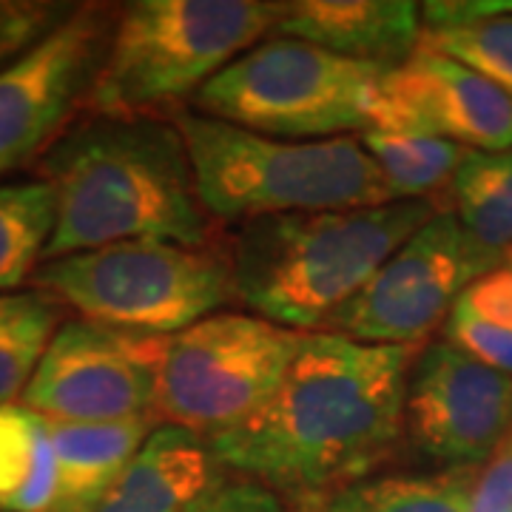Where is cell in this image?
<instances>
[{"mask_svg": "<svg viewBox=\"0 0 512 512\" xmlns=\"http://www.w3.org/2000/svg\"><path fill=\"white\" fill-rule=\"evenodd\" d=\"M163 421L140 416L128 421L77 424L49 421L57 464V495L52 512H89L126 473L148 436Z\"/></svg>", "mask_w": 512, "mask_h": 512, "instance_id": "obj_16", "label": "cell"}, {"mask_svg": "<svg viewBox=\"0 0 512 512\" xmlns=\"http://www.w3.org/2000/svg\"><path fill=\"white\" fill-rule=\"evenodd\" d=\"M504 259H507V265H510V268H512V248H510V251H507V256H504Z\"/></svg>", "mask_w": 512, "mask_h": 512, "instance_id": "obj_28", "label": "cell"}, {"mask_svg": "<svg viewBox=\"0 0 512 512\" xmlns=\"http://www.w3.org/2000/svg\"><path fill=\"white\" fill-rule=\"evenodd\" d=\"M404 433L447 467H481L512 433V376L447 342L419 350L407 376Z\"/></svg>", "mask_w": 512, "mask_h": 512, "instance_id": "obj_12", "label": "cell"}, {"mask_svg": "<svg viewBox=\"0 0 512 512\" xmlns=\"http://www.w3.org/2000/svg\"><path fill=\"white\" fill-rule=\"evenodd\" d=\"M444 342L481 365L512 376V268L504 262L458 296Z\"/></svg>", "mask_w": 512, "mask_h": 512, "instance_id": "obj_20", "label": "cell"}, {"mask_svg": "<svg viewBox=\"0 0 512 512\" xmlns=\"http://www.w3.org/2000/svg\"><path fill=\"white\" fill-rule=\"evenodd\" d=\"M37 165L57 197L43 262L131 239L214 242L217 220L174 120L80 114Z\"/></svg>", "mask_w": 512, "mask_h": 512, "instance_id": "obj_2", "label": "cell"}, {"mask_svg": "<svg viewBox=\"0 0 512 512\" xmlns=\"http://www.w3.org/2000/svg\"><path fill=\"white\" fill-rule=\"evenodd\" d=\"M478 467L424 476L362 478L328 495L313 512H467Z\"/></svg>", "mask_w": 512, "mask_h": 512, "instance_id": "obj_19", "label": "cell"}, {"mask_svg": "<svg viewBox=\"0 0 512 512\" xmlns=\"http://www.w3.org/2000/svg\"><path fill=\"white\" fill-rule=\"evenodd\" d=\"M202 512H285L282 498L254 481L222 484Z\"/></svg>", "mask_w": 512, "mask_h": 512, "instance_id": "obj_27", "label": "cell"}, {"mask_svg": "<svg viewBox=\"0 0 512 512\" xmlns=\"http://www.w3.org/2000/svg\"><path fill=\"white\" fill-rule=\"evenodd\" d=\"M114 20L111 6H77L32 49L0 69V177L40 163L83 114Z\"/></svg>", "mask_w": 512, "mask_h": 512, "instance_id": "obj_10", "label": "cell"}, {"mask_svg": "<svg viewBox=\"0 0 512 512\" xmlns=\"http://www.w3.org/2000/svg\"><path fill=\"white\" fill-rule=\"evenodd\" d=\"M450 211L484 251L507 256L512 248V148L467 151L450 185Z\"/></svg>", "mask_w": 512, "mask_h": 512, "instance_id": "obj_18", "label": "cell"}, {"mask_svg": "<svg viewBox=\"0 0 512 512\" xmlns=\"http://www.w3.org/2000/svg\"><path fill=\"white\" fill-rule=\"evenodd\" d=\"M370 131L441 137L467 151H510L512 100L453 57L419 46L384 72Z\"/></svg>", "mask_w": 512, "mask_h": 512, "instance_id": "obj_13", "label": "cell"}, {"mask_svg": "<svg viewBox=\"0 0 512 512\" xmlns=\"http://www.w3.org/2000/svg\"><path fill=\"white\" fill-rule=\"evenodd\" d=\"M498 265L501 256L476 245L453 211H441L319 333L345 336L359 345L421 348L447 322L458 296Z\"/></svg>", "mask_w": 512, "mask_h": 512, "instance_id": "obj_9", "label": "cell"}, {"mask_svg": "<svg viewBox=\"0 0 512 512\" xmlns=\"http://www.w3.org/2000/svg\"><path fill=\"white\" fill-rule=\"evenodd\" d=\"M165 339L106 328L86 319L60 322L23 404L49 421L103 424L157 416Z\"/></svg>", "mask_w": 512, "mask_h": 512, "instance_id": "obj_11", "label": "cell"}, {"mask_svg": "<svg viewBox=\"0 0 512 512\" xmlns=\"http://www.w3.org/2000/svg\"><path fill=\"white\" fill-rule=\"evenodd\" d=\"M55 220V188L46 180L0 185V291H15L35 279Z\"/></svg>", "mask_w": 512, "mask_h": 512, "instance_id": "obj_22", "label": "cell"}, {"mask_svg": "<svg viewBox=\"0 0 512 512\" xmlns=\"http://www.w3.org/2000/svg\"><path fill=\"white\" fill-rule=\"evenodd\" d=\"M285 12L268 0H137L117 12L83 114L174 120Z\"/></svg>", "mask_w": 512, "mask_h": 512, "instance_id": "obj_4", "label": "cell"}, {"mask_svg": "<svg viewBox=\"0 0 512 512\" xmlns=\"http://www.w3.org/2000/svg\"><path fill=\"white\" fill-rule=\"evenodd\" d=\"M362 146L379 165L393 200H436L441 191H450L458 165L467 157V148L441 137L424 134H390L365 131Z\"/></svg>", "mask_w": 512, "mask_h": 512, "instance_id": "obj_21", "label": "cell"}, {"mask_svg": "<svg viewBox=\"0 0 512 512\" xmlns=\"http://www.w3.org/2000/svg\"><path fill=\"white\" fill-rule=\"evenodd\" d=\"M222 484L208 441L160 424L89 512H202Z\"/></svg>", "mask_w": 512, "mask_h": 512, "instance_id": "obj_15", "label": "cell"}, {"mask_svg": "<svg viewBox=\"0 0 512 512\" xmlns=\"http://www.w3.org/2000/svg\"><path fill=\"white\" fill-rule=\"evenodd\" d=\"M69 15V6L49 0H0V66L12 63L40 37H46L60 20Z\"/></svg>", "mask_w": 512, "mask_h": 512, "instance_id": "obj_25", "label": "cell"}, {"mask_svg": "<svg viewBox=\"0 0 512 512\" xmlns=\"http://www.w3.org/2000/svg\"><path fill=\"white\" fill-rule=\"evenodd\" d=\"M174 123L214 220L251 222L396 202L359 137L276 140L197 111H180Z\"/></svg>", "mask_w": 512, "mask_h": 512, "instance_id": "obj_5", "label": "cell"}, {"mask_svg": "<svg viewBox=\"0 0 512 512\" xmlns=\"http://www.w3.org/2000/svg\"><path fill=\"white\" fill-rule=\"evenodd\" d=\"M274 32L384 69L402 66L424 35L421 6L410 0H296Z\"/></svg>", "mask_w": 512, "mask_h": 512, "instance_id": "obj_14", "label": "cell"}, {"mask_svg": "<svg viewBox=\"0 0 512 512\" xmlns=\"http://www.w3.org/2000/svg\"><path fill=\"white\" fill-rule=\"evenodd\" d=\"M436 200L242 222L228 248L237 302L274 325L319 333L421 225Z\"/></svg>", "mask_w": 512, "mask_h": 512, "instance_id": "obj_3", "label": "cell"}, {"mask_svg": "<svg viewBox=\"0 0 512 512\" xmlns=\"http://www.w3.org/2000/svg\"><path fill=\"white\" fill-rule=\"evenodd\" d=\"M60 302L43 291L0 293V404L23 396L60 328Z\"/></svg>", "mask_w": 512, "mask_h": 512, "instance_id": "obj_23", "label": "cell"}, {"mask_svg": "<svg viewBox=\"0 0 512 512\" xmlns=\"http://www.w3.org/2000/svg\"><path fill=\"white\" fill-rule=\"evenodd\" d=\"M421 46L487 77L512 100V12L424 32Z\"/></svg>", "mask_w": 512, "mask_h": 512, "instance_id": "obj_24", "label": "cell"}, {"mask_svg": "<svg viewBox=\"0 0 512 512\" xmlns=\"http://www.w3.org/2000/svg\"><path fill=\"white\" fill-rule=\"evenodd\" d=\"M35 285L86 322L160 339L237 299L228 251L163 239H131L43 262Z\"/></svg>", "mask_w": 512, "mask_h": 512, "instance_id": "obj_6", "label": "cell"}, {"mask_svg": "<svg viewBox=\"0 0 512 512\" xmlns=\"http://www.w3.org/2000/svg\"><path fill=\"white\" fill-rule=\"evenodd\" d=\"M467 512H512V433L478 467Z\"/></svg>", "mask_w": 512, "mask_h": 512, "instance_id": "obj_26", "label": "cell"}, {"mask_svg": "<svg viewBox=\"0 0 512 512\" xmlns=\"http://www.w3.org/2000/svg\"><path fill=\"white\" fill-rule=\"evenodd\" d=\"M421 348L305 333L274 396L205 441L222 470L316 510L399 447L407 376Z\"/></svg>", "mask_w": 512, "mask_h": 512, "instance_id": "obj_1", "label": "cell"}, {"mask_svg": "<svg viewBox=\"0 0 512 512\" xmlns=\"http://www.w3.org/2000/svg\"><path fill=\"white\" fill-rule=\"evenodd\" d=\"M384 66L293 37H268L194 97L197 114L276 140H333L370 131Z\"/></svg>", "mask_w": 512, "mask_h": 512, "instance_id": "obj_7", "label": "cell"}, {"mask_svg": "<svg viewBox=\"0 0 512 512\" xmlns=\"http://www.w3.org/2000/svg\"><path fill=\"white\" fill-rule=\"evenodd\" d=\"M55 495L49 419L26 404H0V512H52Z\"/></svg>", "mask_w": 512, "mask_h": 512, "instance_id": "obj_17", "label": "cell"}, {"mask_svg": "<svg viewBox=\"0 0 512 512\" xmlns=\"http://www.w3.org/2000/svg\"><path fill=\"white\" fill-rule=\"evenodd\" d=\"M299 330L254 313H214L165 339L157 404L163 424L214 439L254 416L302 348Z\"/></svg>", "mask_w": 512, "mask_h": 512, "instance_id": "obj_8", "label": "cell"}]
</instances>
